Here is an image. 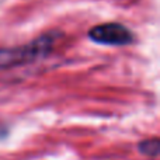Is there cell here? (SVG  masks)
<instances>
[{
    "label": "cell",
    "mask_w": 160,
    "mask_h": 160,
    "mask_svg": "<svg viewBox=\"0 0 160 160\" xmlns=\"http://www.w3.org/2000/svg\"><path fill=\"white\" fill-rule=\"evenodd\" d=\"M56 38H58V34L49 32L22 47L0 49V69H7L17 65L27 63L39 56H44L53 47Z\"/></svg>",
    "instance_id": "6da1fadb"
},
{
    "label": "cell",
    "mask_w": 160,
    "mask_h": 160,
    "mask_svg": "<svg viewBox=\"0 0 160 160\" xmlns=\"http://www.w3.org/2000/svg\"><path fill=\"white\" fill-rule=\"evenodd\" d=\"M88 37L94 42L104 45H127L133 41V35L127 27L118 22H108L91 28Z\"/></svg>",
    "instance_id": "7a4b0ae2"
},
{
    "label": "cell",
    "mask_w": 160,
    "mask_h": 160,
    "mask_svg": "<svg viewBox=\"0 0 160 160\" xmlns=\"http://www.w3.org/2000/svg\"><path fill=\"white\" fill-rule=\"evenodd\" d=\"M159 148H160V143H159L158 138L148 139V141H143L139 145V150L146 156H158Z\"/></svg>",
    "instance_id": "3957f363"
}]
</instances>
